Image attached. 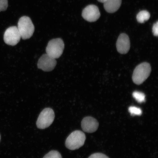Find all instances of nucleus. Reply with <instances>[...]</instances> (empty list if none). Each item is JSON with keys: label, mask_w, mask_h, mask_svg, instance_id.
<instances>
[{"label": "nucleus", "mask_w": 158, "mask_h": 158, "mask_svg": "<svg viewBox=\"0 0 158 158\" xmlns=\"http://www.w3.org/2000/svg\"><path fill=\"white\" fill-rule=\"evenodd\" d=\"M98 126L97 120L90 116L84 118L81 122L82 129L86 133H94L98 130Z\"/></svg>", "instance_id": "1a4fd4ad"}, {"label": "nucleus", "mask_w": 158, "mask_h": 158, "mask_svg": "<svg viewBox=\"0 0 158 158\" xmlns=\"http://www.w3.org/2000/svg\"><path fill=\"white\" fill-rule=\"evenodd\" d=\"M56 64V59L46 54L43 55L40 58L37 66L38 68L45 72H50L54 70Z\"/></svg>", "instance_id": "0eeeda50"}, {"label": "nucleus", "mask_w": 158, "mask_h": 158, "mask_svg": "<svg viewBox=\"0 0 158 158\" xmlns=\"http://www.w3.org/2000/svg\"><path fill=\"white\" fill-rule=\"evenodd\" d=\"M88 158H109L104 154L95 153L92 154Z\"/></svg>", "instance_id": "f3484780"}, {"label": "nucleus", "mask_w": 158, "mask_h": 158, "mask_svg": "<svg viewBox=\"0 0 158 158\" xmlns=\"http://www.w3.org/2000/svg\"><path fill=\"white\" fill-rule=\"evenodd\" d=\"M98 1L99 2H100L104 3L106 0H98Z\"/></svg>", "instance_id": "6ab92c4d"}, {"label": "nucleus", "mask_w": 158, "mask_h": 158, "mask_svg": "<svg viewBox=\"0 0 158 158\" xmlns=\"http://www.w3.org/2000/svg\"><path fill=\"white\" fill-rule=\"evenodd\" d=\"M21 38L17 27H11L6 30L4 35V40L7 45L15 46Z\"/></svg>", "instance_id": "423d86ee"}, {"label": "nucleus", "mask_w": 158, "mask_h": 158, "mask_svg": "<svg viewBox=\"0 0 158 158\" xmlns=\"http://www.w3.org/2000/svg\"><path fill=\"white\" fill-rule=\"evenodd\" d=\"M153 33L154 35L157 36L158 35V22L154 23L152 28Z\"/></svg>", "instance_id": "a211bd4d"}, {"label": "nucleus", "mask_w": 158, "mask_h": 158, "mask_svg": "<svg viewBox=\"0 0 158 158\" xmlns=\"http://www.w3.org/2000/svg\"><path fill=\"white\" fill-rule=\"evenodd\" d=\"M133 96L137 101L142 103L145 101V96L143 93L135 91L133 93Z\"/></svg>", "instance_id": "ddd939ff"}, {"label": "nucleus", "mask_w": 158, "mask_h": 158, "mask_svg": "<svg viewBox=\"0 0 158 158\" xmlns=\"http://www.w3.org/2000/svg\"><path fill=\"white\" fill-rule=\"evenodd\" d=\"M151 72V65L144 62L139 64L134 69L132 79L134 83L140 85L147 80Z\"/></svg>", "instance_id": "7ed1b4c3"}, {"label": "nucleus", "mask_w": 158, "mask_h": 158, "mask_svg": "<svg viewBox=\"0 0 158 158\" xmlns=\"http://www.w3.org/2000/svg\"><path fill=\"white\" fill-rule=\"evenodd\" d=\"M64 47V41L60 38L51 40L46 47V54L54 59L58 58L63 54Z\"/></svg>", "instance_id": "20e7f679"}, {"label": "nucleus", "mask_w": 158, "mask_h": 158, "mask_svg": "<svg viewBox=\"0 0 158 158\" xmlns=\"http://www.w3.org/2000/svg\"><path fill=\"white\" fill-rule=\"evenodd\" d=\"M17 28L21 38L23 40L30 38L35 31V27L32 21L27 16L21 17L19 19Z\"/></svg>", "instance_id": "f03ea898"}, {"label": "nucleus", "mask_w": 158, "mask_h": 158, "mask_svg": "<svg viewBox=\"0 0 158 158\" xmlns=\"http://www.w3.org/2000/svg\"><path fill=\"white\" fill-rule=\"evenodd\" d=\"M0 140H1V135H0Z\"/></svg>", "instance_id": "aec40b11"}, {"label": "nucleus", "mask_w": 158, "mask_h": 158, "mask_svg": "<svg viewBox=\"0 0 158 158\" xmlns=\"http://www.w3.org/2000/svg\"><path fill=\"white\" fill-rule=\"evenodd\" d=\"M130 43L129 37L125 33H122L118 37L116 48L118 52L121 54H126L129 51Z\"/></svg>", "instance_id": "9d476101"}, {"label": "nucleus", "mask_w": 158, "mask_h": 158, "mask_svg": "<svg viewBox=\"0 0 158 158\" xmlns=\"http://www.w3.org/2000/svg\"><path fill=\"white\" fill-rule=\"evenodd\" d=\"M8 6V0H0V12L6 10Z\"/></svg>", "instance_id": "dca6fc26"}, {"label": "nucleus", "mask_w": 158, "mask_h": 158, "mask_svg": "<svg viewBox=\"0 0 158 158\" xmlns=\"http://www.w3.org/2000/svg\"><path fill=\"white\" fill-rule=\"evenodd\" d=\"M43 158H62L60 153L56 151H52L46 154Z\"/></svg>", "instance_id": "4468645a"}, {"label": "nucleus", "mask_w": 158, "mask_h": 158, "mask_svg": "<svg viewBox=\"0 0 158 158\" xmlns=\"http://www.w3.org/2000/svg\"><path fill=\"white\" fill-rule=\"evenodd\" d=\"M54 110L51 108H45L39 116L36 122L37 127L39 129H44L52 124L55 118Z\"/></svg>", "instance_id": "39448f33"}, {"label": "nucleus", "mask_w": 158, "mask_h": 158, "mask_svg": "<svg viewBox=\"0 0 158 158\" xmlns=\"http://www.w3.org/2000/svg\"><path fill=\"white\" fill-rule=\"evenodd\" d=\"M122 2V0H106L104 3V8L108 13H115L119 9Z\"/></svg>", "instance_id": "9b49d317"}, {"label": "nucleus", "mask_w": 158, "mask_h": 158, "mask_svg": "<svg viewBox=\"0 0 158 158\" xmlns=\"http://www.w3.org/2000/svg\"><path fill=\"white\" fill-rule=\"evenodd\" d=\"M86 140V136L80 130L73 131L67 138L65 145L70 150L78 149L83 146Z\"/></svg>", "instance_id": "f257e3e1"}, {"label": "nucleus", "mask_w": 158, "mask_h": 158, "mask_svg": "<svg viewBox=\"0 0 158 158\" xmlns=\"http://www.w3.org/2000/svg\"><path fill=\"white\" fill-rule=\"evenodd\" d=\"M82 16L86 21L94 22L97 20L100 16L98 8L94 5H89L83 10Z\"/></svg>", "instance_id": "6e6552de"}, {"label": "nucleus", "mask_w": 158, "mask_h": 158, "mask_svg": "<svg viewBox=\"0 0 158 158\" xmlns=\"http://www.w3.org/2000/svg\"><path fill=\"white\" fill-rule=\"evenodd\" d=\"M130 113L131 115H140L142 113V111L141 109L135 107V106H131L128 108Z\"/></svg>", "instance_id": "2eb2a0df"}, {"label": "nucleus", "mask_w": 158, "mask_h": 158, "mask_svg": "<svg viewBox=\"0 0 158 158\" xmlns=\"http://www.w3.org/2000/svg\"><path fill=\"white\" fill-rule=\"evenodd\" d=\"M151 17L150 13L147 10H142L138 13L136 17L137 21L139 23H143L147 21Z\"/></svg>", "instance_id": "f8f14e48"}]
</instances>
